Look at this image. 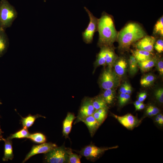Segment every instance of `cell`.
Instances as JSON below:
<instances>
[{"instance_id":"f546056e","label":"cell","mask_w":163,"mask_h":163,"mask_svg":"<svg viewBox=\"0 0 163 163\" xmlns=\"http://www.w3.org/2000/svg\"><path fill=\"white\" fill-rule=\"evenodd\" d=\"M107 115V113H100L96 110L92 116L100 126L105 120Z\"/></svg>"},{"instance_id":"8fae6325","label":"cell","mask_w":163,"mask_h":163,"mask_svg":"<svg viewBox=\"0 0 163 163\" xmlns=\"http://www.w3.org/2000/svg\"><path fill=\"white\" fill-rule=\"evenodd\" d=\"M155 41L154 37L146 35L137 41L135 46L136 49L152 52Z\"/></svg>"},{"instance_id":"6da1fadb","label":"cell","mask_w":163,"mask_h":163,"mask_svg":"<svg viewBox=\"0 0 163 163\" xmlns=\"http://www.w3.org/2000/svg\"><path fill=\"white\" fill-rule=\"evenodd\" d=\"M99 38L97 45L100 48L112 47L117 40L118 33L116 30L112 16L104 11L98 19L97 30Z\"/></svg>"},{"instance_id":"bcb514c9","label":"cell","mask_w":163,"mask_h":163,"mask_svg":"<svg viewBox=\"0 0 163 163\" xmlns=\"http://www.w3.org/2000/svg\"><path fill=\"white\" fill-rule=\"evenodd\" d=\"M2 104V103L0 101V105ZM2 130L1 129L0 126V136H2Z\"/></svg>"},{"instance_id":"4fadbf2b","label":"cell","mask_w":163,"mask_h":163,"mask_svg":"<svg viewBox=\"0 0 163 163\" xmlns=\"http://www.w3.org/2000/svg\"><path fill=\"white\" fill-rule=\"evenodd\" d=\"M0 140L5 142L4 155L2 158L3 161H7L8 160H12L14 158L12 146V142L11 139L8 137L4 138L2 136H0Z\"/></svg>"},{"instance_id":"7dc6e473","label":"cell","mask_w":163,"mask_h":163,"mask_svg":"<svg viewBox=\"0 0 163 163\" xmlns=\"http://www.w3.org/2000/svg\"><path fill=\"white\" fill-rule=\"evenodd\" d=\"M46 0H44V2H46Z\"/></svg>"},{"instance_id":"ffe728a7","label":"cell","mask_w":163,"mask_h":163,"mask_svg":"<svg viewBox=\"0 0 163 163\" xmlns=\"http://www.w3.org/2000/svg\"><path fill=\"white\" fill-rule=\"evenodd\" d=\"M101 48V50L97 54L96 60L94 63V69L93 73L94 72L95 69L98 66H104L106 65L105 47H103Z\"/></svg>"},{"instance_id":"3957f363","label":"cell","mask_w":163,"mask_h":163,"mask_svg":"<svg viewBox=\"0 0 163 163\" xmlns=\"http://www.w3.org/2000/svg\"><path fill=\"white\" fill-rule=\"evenodd\" d=\"M18 16L14 7L7 0L0 1V28L5 30L10 27Z\"/></svg>"},{"instance_id":"52a82bcc","label":"cell","mask_w":163,"mask_h":163,"mask_svg":"<svg viewBox=\"0 0 163 163\" xmlns=\"http://www.w3.org/2000/svg\"><path fill=\"white\" fill-rule=\"evenodd\" d=\"M118 146L110 147H99L90 144L83 148L79 152V154L85 157L87 160L91 161L98 158L105 151L118 148Z\"/></svg>"},{"instance_id":"5bb4252c","label":"cell","mask_w":163,"mask_h":163,"mask_svg":"<svg viewBox=\"0 0 163 163\" xmlns=\"http://www.w3.org/2000/svg\"><path fill=\"white\" fill-rule=\"evenodd\" d=\"M81 121L86 125L91 136L94 135L100 126L92 115L85 117Z\"/></svg>"},{"instance_id":"60d3db41","label":"cell","mask_w":163,"mask_h":163,"mask_svg":"<svg viewBox=\"0 0 163 163\" xmlns=\"http://www.w3.org/2000/svg\"><path fill=\"white\" fill-rule=\"evenodd\" d=\"M146 114L148 116H152L151 111L149 108L148 107L146 108Z\"/></svg>"},{"instance_id":"f35d334b","label":"cell","mask_w":163,"mask_h":163,"mask_svg":"<svg viewBox=\"0 0 163 163\" xmlns=\"http://www.w3.org/2000/svg\"><path fill=\"white\" fill-rule=\"evenodd\" d=\"M132 88L131 86L128 84L126 94H130L132 92Z\"/></svg>"},{"instance_id":"ab89813d","label":"cell","mask_w":163,"mask_h":163,"mask_svg":"<svg viewBox=\"0 0 163 163\" xmlns=\"http://www.w3.org/2000/svg\"><path fill=\"white\" fill-rule=\"evenodd\" d=\"M142 103V102L138 100L136 101L134 103L135 109L137 108L138 106Z\"/></svg>"},{"instance_id":"8992f818","label":"cell","mask_w":163,"mask_h":163,"mask_svg":"<svg viewBox=\"0 0 163 163\" xmlns=\"http://www.w3.org/2000/svg\"><path fill=\"white\" fill-rule=\"evenodd\" d=\"M84 8L87 13L89 18V22L85 30L82 33L83 41L89 44L92 43L95 32L97 30L98 19L86 7Z\"/></svg>"},{"instance_id":"cb8c5ba5","label":"cell","mask_w":163,"mask_h":163,"mask_svg":"<svg viewBox=\"0 0 163 163\" xmlns=\"http://www.w3.org/2000/svg\"><path fill=\"white\" fill-rule=\"evenodd\" d=\"M27 138L37 143H42L45 142L46 141L45 136L40 133L30 134Z\"/></svg>"},{"instance_id":"b9f144b4","label":"cell","mask_w":163,"mask_h":163,"mask_svg":"<svg viewBox=\"0 0 163 163\" xmlns=\"http://www.w3.org/2000/svg\"><path fill=\"white\" fill-rule=\"evenodd\" d=\"M138 100L141 102H143L145 100L142 96V93H140L139 94Z\"/></svg>"},{"instance_id":"277c9868","label":"cell","mask_w":163,"mask_h":163,"mask_svg":"<svg viewBox=\"0 0 163 163\" xmlns=\"http://www.w3.org/2000/svg\"><path fill=\"white\" fill-rule=\"evenodd\" d=\"M70 148L66 147L63 145L56 147L45 153V161L49 163H68Z\"/></svg>"},{"instance_id":"f6af8a7d","label":"cell","mask_w":163,"mask_h":163,"mask_svg":"<svg viewBox=\"0 0 163 163\" xmlns=\"http://www.w3.org/2000/svg\"><path fill=\"white\" fill-rule=\"evenodd\" d=\"M156 117H158V118L161 119L163 117V116L162 114H158L157 115Z\"/></svg>"},{"instance_id":"ba28073f","label":"cell","mask_w":163,"mask_h":163,"mask_svg":"<svg viewBox=\"0 0 163 163\" xmlns=\"http://www.w3.org/2000/svg\"><path fill=\"white\" fill-rule=\"evenodd\" d=\"M95 110L92 102V98L85 97L82 100L75 123L80 122L89 116L92 115Z\"/></svg>"},{"instance_id":"ee69618b","label":"cell","mask_w":163,"mask_h":163,"mask_svg":"<svg viewBox=\"0 0 163 163\" xmlns=\"http://www.w3.org/2000/svg\"><path fill=\"white\" fill-rule=\"evenodd\" d=\"M141 93L143 98L145 100L147 97L146 93L145 92H142Z\"/></svg>"},{"instance_id":"8d00e7d4","label":"cell","mask_w":163,"mask_h":163,"mask_svg":"<svg viewBox=\"0 0 163 163\" xmlns=\"http://www.w3.org/2000/svg\"><path fill=\"white\" fill-rule=\"evenodd\" d=\"M126 94L123 93H120L119 97V104H121L125 95Z\"/></svg>"},{"instance_id":"30bf717a","label":"cell","mask_w":163,"mask_h":163,"mask_svg":"<svg viewBox=\"0 0 163 163\" xmlns=\"http://www.w3.org/2000/svg\"><path fill=\"white\" fill-rule=\"evenodd\" d=\"M112 115L121 124L128 129H132L140 123V120L130 113L123 116H119L114 114H112Z\"/></svg>"},{"instance_id":"603a6c76","label":"cell","mask_w":163,"mask_h":163,"mask_svg":"<svg viewBox=\"0 0 163 163\" xmlns=\"http://www.w3.org/2000/svg\"><path fill=\"white\" fill-rule=\"evenodd\" d=\"M92 102L95 111L100 108H108V107L101 95L92 98Z\"/></svg>"},{"instance_id":"ac0fdd59","label":"cell","mask_w":163,"mask_h":163,"mask_svg":"<svg viewBox=\"0 0 163 163\" xmlns=\"http://www.w3.org/2000/svg\"><path fill=\"white\" fill-rule=\"evenodd\" d=\"M105 47L106 64L108 68L111 69L117 59V57L112 46Z\"/></svg>"},{"instance_id":"d4e9b609","label":"cell","mask_w":163,"mask_h":163,"mask_svg":"<svg viewBox=\"0 0 163 163\" xmlns=\"http://www.w3.org/2000/svg\"><path fill=\"white\" fill-rule=\"evenodd\" d=\"M155 79L154 75L151 74H148L144 75L141 78L140 83L143 87H148L152 84Z\"/></svg>"},{"instance_id":"83f0119b","label":"cell","mask_w":163,"mask_h":163,"mask_svg":"<svg viewBox=\"0 0 163 163\" xmlns=\"http://www.w3.org/2000/svg\"><path fill=\"white\" fill-rule=\"evenodd\" d=\"M129 72L131 75L135 74L137 71L138 62L136 58L133 55L130 56L129 59Z\"/></svg>"},{"instance_id":"e575fe53","label":"cell","mask_w":163,"mask_h":163,"mask_svg":"<svg viewBox=\"0 0 163 163\" xmlns=\"http://www.w3.org/2000/svg\"><path fill=\"white\" fill-rule=\"evenodd\" d=\"M128 85V84L127 82H125L122 84L120 89V93H126Z\"/></svg>"},{"instance_id":"7a4b0ae2","label":"cell","mask_w":163,"mask_h":163,"mask_svg":"<svg viewBox=\"0 0 163 163\" xmlns=\"http://www.w3.org/2000/svg\"><path fill=\"white\" fill-rule=\"evenodd\" d=\"M147 35L142 27L138 24L130 22L118 33L117 40L119 49L122 51L129 50L133 43Z\"/></svg>"},{"instance_id":"5b68a950","label":"cell","mask_w":163,"mask_h":163,"mask_svg":"<svg viewBox=\"0 0 163 163\" xmlns=\"http://www.w3.org/2000/svg\"><path fill=\"white\" fill-rule=\"evenodd\" d=\"M119 78L111 69H105L100 77L99 85L104 90L114 88L120 84Z\"/></svg>"},{"instance_id":"2e32d148","label":"cell","mask_w":163,"mask_h":163,"mask_svg":"<svg viewBox=\"0 0 163 163\" xmlns=\"http://www.w3.org/2000/svg\"><path fill=\"white\" fill-rule=\"evenodd\" d=\"M9 44V39L5 30L0 28V57L6 52Z\"/></svg>"},{"instance_id":"9a60e30c","label":"cell","mask_w":163,"mask_h":163,"mask_svg":"<svg viewBox=\"0 0 163 163\" xmlns=\"http://www.w3.org/2000/svg\"><path fill=\"white\" fill-rule=\"evenodd\" d=\"M114 72L119 77L123 76L125 73L127 63L126 59L121 58L118 59L114 64Z\"/></svg>"},{"instance_id":"d590c367","label":"cell","mask_w":163,"mask_h":163,"mask_svg":"<svg viewBox=\"0 0 163 163\" xmlns=\"http://www.w3.org/2000/svg\"><path fill=\"white\" fill-rule=\"evenodd\" d=\"M130 97V94H126L123 100L120 104V106H122L126 103L129 100Z\"/></svg>"},{"instance_id":"e0dca14e","label":"cell","mask_w":163,"mask_h":163,"mask_svg":"<svg viewBox=\"0 0 163 163\" xmlns=\"http://www.w3.org/2000/svg\"><path fill=\"white\" fill-rule=\"evenodd\" d=\"M133 55L136 58L138 62L144 61L154 57L152 53L144 50L136 49L132 50Z\"/></svg>"},{"instance_id":"4316f807","label":"cell","mask_w":163,"mask_h":163,"mask_svg":"<svg viewBox=\"0 0 163 163\" xmlns=\"http://www.w3.org/2000/svg\"><path fill=\"white\" fill-rule=\"evenodd\" d=\"M153 34L161 37L163 36V17L161 16L157 21L153 30Z\"/></svg>"},{"instance_id":"d6986e66","label":"cell","mask_w":163,"mask_h":163,"mask_svg":"<svg viewBox=\"0 0 163 163\" xmlns=\"http://www.w3.org/2000/svg\"><path fill=\"white\" fill-rule=\"evenodd\" d=\"M157 61V59L153 57L144 61L138 62V64L142 72H146L156 65Z\"/></svg>"},{"instance_id":"f1b7e54d","label":"cell","mask_w":163,"mask_h":163,"mask_svg":"<svg viewBox=\"0 0 163 163\" xmlns=\"http://www.w3.org/2000/svg\"><path fill=\"white\" fill-rule=\"evenodd\" d=\"M81 157L80 155L73 153L71 149L69 153L68 163H80Z\"/></svg>"},{"instance_id":"1f68e13d","label":"cell","mask_w":163,"mask_h":163,"mask_svg":"<svg viewBox=\"0 0 163 163\" xmlns=\"http://www.w3.org/2000/svg\"><path fill=\"white\" fill-rule=\"evenodd\" d=\"M155 95L157 100L160 103L163 102V89L162 88L156 90L155 92Z\"/></svg>"},{"instance_id":"d6a6232c","label":"cell","mask_w":163,"mask_h":163,"mask_svg":"<svg viewBox=\"0 0 163 163\" xmlns=\"http://www.w3.org/2000/svg\"><path fill=\"white\" fill-rule=\"evenodd\" d=\"M157 69L160 74L162 75L163 74V62L162 59L157 60Z\"/></svg>"},{"instance_id":"7bdbcfd3","label":"cell","mask_w":163,"mask_h":163,"mask_svg":"<svg viewBox=\"0 0 163 163\" xmlns=\"http://www.w3.org/2000/svg\"><path fill=\"white\" fill-rule=\"evenodd\" d=\"M155 120L156 122L158 123L160 125H162L163 124V123H162L161 120L158 118V117H156L155 118Z\"/></svg>"},{"instance_id":"484cf974","label":"cell","mask_w":163,"mask_h":163,"mask_svg":"<svg viewBox=\"0 0 163 163\" xmlns=\"http://www.w3.org/2000/svg\"><path fill=\"white\" fill-rule=\"evenodd\" d=\"M30 134L27 129L24 128L15 133L11 135L8 138L11 139L14 138H27Z\"/></svg>"},{"instance_id":"74e56055","label":"cell","mask_w":163,"mask_h":163,"mask_svg":"<svg viewBox=\"0 0 163 163\" xmlns=\"http://www.w3.org/2000/svg\"><path fill=\"white\" fill-rule=\"evenodd\" d=\"M145 107L144 104L142 103H141L138 107L136 108V110H140L143 109Z\"/></svg>"},{"instance_id":"44dd1931","label":"cell","mask_w":163,"mask_h":163,"mask_svg":"<svg viewBox=\"0 0 163 163\" xmlns=\"http://www.w3.org/2000/svg\"><path fill=\"white\" fill-rule=\"evenodd\" d=\"M21 117V123L24 128L28 129L31 126L34 124L36 120L40 117L45 118L40 115L37 114L34 115H32L29 114L25 117Z\"/></svg>"},{"instance_id":"9c48e42d","label":"cell","mask_w":163,"mask_h":163,"mask_svg":"<svg viewBox=\"0 0 163 163\" xmlns=\"http://www.w3.org/2000/svg\"><path fill=\"white\" fill-rule=\"evenodd\" d=\"M57 146L56 144L51 142H44L39 145H34L26 156L22 163L25 162L35 155L40 153L45 154Z\"/></svg>"},{"instance_id":"836d02e7","label":"cell","mask_w":163,"mask_h":163,"mask_svg":"<svg viewBox=\"0 0 163 163\" xmlns=\"http://www.w3.org/2000/svg\"><path fill=\"white\" fill-rule=\"evenodd\" d=\"M148 107L150 109L152 116L157 114L160 112V110L158 107L153 105H150Z\"/></svg>"},{"instance_id":"7402d4cb","label":"cell","mask_w":163,"mask_h":163,"mask_svg":"<svg viewBox=\"0 0 163 163\" xmlns=\"http://www.w3.org/2000/svg\"><path fill=\"white\" fill-rule=\"evenodd\" d=\"M100 95L108 105L113 103L115 97V91L113 88L106 89L104 90L103 93Z\"/></svg>"},{"instance_id":"7c38bea8","label":"cell","mask_w":163,"mask_h":163,"mask_svg":"<svg viewBox=\"0 0 163 163\" xmlns=\"http://www.w3.org/2000/svg\"><path fill=\"white\" fill-rule=\"evenodd\" d=\"M76 118L74 113L68 112L63 120L62 133L66 138L69 137V134L72 129L73 122Z\"/></svg>"},{"instance_id":"4dcf8cb0","label":"cell","mask_w":163,"mask_h":163,"mask_svg":"<svg viewBox=\"0 0 163 163\" xmlns=\"http://www.w3.org/2000/svg\"><path fill=\"white\" fill-rule=\"evenodd\" d=\"M155 50L158 53H162L163 51V40L159 39L155 41L154 46Z\"/></svg>"}]
</instances>
